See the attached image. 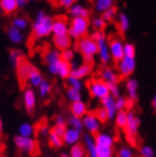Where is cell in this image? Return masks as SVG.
<instances>
[{"label": "cell", "instance_id": "obj_11", "mask_svg": "<svg viewBox=\"0 0 156 157\" xmlns=\"http://www.w3.org/2000/svg\"><path fill=\"white\" fill-rule=\"evenodd\" d=\"M22 103H24V107L28 114H33L35 112L37 106V95L31 87H27L24 89Z\"/></svg>", "mask_w": 156, "mask_h": 157}, {"label": "cell", "instance_id": "obj_40", "mask_svg": "<svg viewBox=\"0 0 156 157\" xmlns=\"http://www.w3.org/2000/svg\"><path fill=\"white\" fill-rule=\"evenodd\" d=\"M132 104H134V103L131 101L127 97L119 96L118 98H116V107L118 112H119V110H129V107H131Z\"/></svg>", "mask_w": 156, "mask_h": 157}, {"label": "cell", "instance_id": "obj_27", "mask_svg": "<svg viewBox=\"0 0 156 157\" xmlns=\"http://www.w3.org/2000/svg\"><path fill=\"white\" fill-rule=\"evenodd\" d=\"M18 8L17 0H0V10L5 15H12Z\"/></svg>", "mask_w": 156, "mask_h": 157}, {"label": "cell", "instance_id": "obj_57", "mask_svg": "<svg viewBox=\"0 0 156 157\" xmlns=\"http://www.w3.org/2000/svg\"><path fill=\"white\" fill-rule=\"evenodd\" d=\"M2 130H3V123H2V119L0 117V137L2 135Z\"/></svg>", "mask_w": 156, "mask_h": 157}, {"label": "cell", "instance_id": "obj_14", "mask_svg": "<svg viewBox=\"0 0 156 157\" xmlns=\"http://www.w3.org/2000/svg\"><path fill=\"white\" fill-rule=\"evenodd\" d=\"M99 78L103 82H105L108 86L111 85H118L120 80L119 74L117 73V70L113 69L111 67H104L99 71Z\"/></svg>", "mask_w": 156, "mask_h": 157}, {"label": "cell", "instance_id": "obj_19", "mask_svg": "<svg viewBox=\"0 0 156 157\" xmlns=\"http://www.w3.org/2000/svg\"><path fill=\"white\" fill-rule=\"evenodd\" d=\"M83 145L85 146L86 153H87V157H98V153H97V146L95 143L93 135L90 134H85L83 136Z\"/></svg>", "mask_w": 156, "mask_h": 157}, {"label": "cell", "instance_id": "obj_7", "mask_svg": "<svg viewBox=\"0 0 156 157\" xmlns=\"http://www.w3.org/2000/svg\"><path fill=\"white\" fill-rule=\"evenodd\" d=\"M44 61H45L47 69L51 75L58 76V70L61 65V54L57 49H48L44 54Z\"/></svg>", "mask_w": 156, "mask_h": 157}, {"label": "cell", "instance_id": "obj_15", "mask_svg": "<svg viewBox=\"0 0 156 157\" xmlns=\"http://www.w3.org/2000/svg\"><path fill=\"white\" fill-rule=\"evenodd\" d=\"M83 136H84L83 132L67 127L63 137L64 144H66V145L70 146V147L74 145H77V144H80V140L83 139Z\"/></svg>", "mask_w": 156, "mask_h": 157}, {"label": "cell", "instance_id": "obj_1", "mask_svg": "<svg viewBox=\"0 0 156 157\" xmlns=\"http://www.w3.org/2000/svg\"><path fill=\"white\" fill-rule=\"evenodd\" d=\"M53 17L46 13L45 10H39L33 25H31V33L35 39H44L53 33Z\"/></svg>", "mask_w": 156, "mask_h": 157}, {"label": "cell", "instance_id": "obj_53", "mask_svg": "<svg viewBox=\"0 0 156 157\" xmlns=\"http://www.w3.org/2000/svg\"><path fill=\"white\" fill-rule=\"evenodd\" d=\"M76 1H77V0H58V3H59V6H61L63 8L69 9L70 7L75 5Z\"/></svg>", "mask_w": 156, "mask_h": 157}, {"label": "cell", "instance_id": "obj_50", "mask_svg": "<svg viewBox=\"0 0 156 157\" xmlns=\"http://www.w3.org/2000/svg\"><path fill=\"white\" fill-rule=\"evenodd\" d=\"M135 52H136V48L133 44L127 42V44L124 45V55L126 57H135Z\"/></svg>", "mask_w": 156, "mask_h": 157}, {"label": "cell", "instance_id": "obj_34", "mask_svg": "<svg viewBox=\"0 0 156 157\" xmlns=\"http://www.w3.org/2000/svg\"><path fill=\"white\" fill-rule=\"evenodd\" d=\"M95 10L98 12H104L107 9L114 7V0H95Z\"/></svg>", "mask_w": 156, "mask_h": 157}, {"label": "cell", "instance_id": "obj_13", "mask_svg": "<svg viewBox=\"0 0 156 157\" xmlns=\"http://www.w3.org/2000/svg\"><path fill=\"white\" fill-rule=\"evenodd\" d=\"M69 33V22L65 16H58L54 19L53 24V35L54 37L66 36Z\"/></svg>", "mask_w": 156, "mask_h": 157}, {"label": "cell", "instance_id": "obj_2", "mask_svg": "<svg viewBox=\"0 0 156 157\" xmlns=\"http://www.w3.org/2000/svg\"><path fill=\"white\" fill-rule=\"evenodd\" d=\"M76 50L81 55L85 63H92L94 57L98 54V47L95 40L86 36L76 42Z\"/></svg>", "mask_w": 156, "mask_h": 157}, {"label": "cell", "instance_id": "obj_56", "mask_svg": "<svg viewBox=\"0 0 156 157\" xmlns=\"http://www.w3.org/2000/svg\"><path fill=\"white\" fill-rule=\"evenodd\" d=\"M152 108H153L154 112L156 113V95L153 97V99H152Z\"/></svg>", "mask_w": 156, "mask_h": 157}, {"label": "cell", "instance_id": "obj_42", "mask_svg": "<svg viewBox=\"0 0 156 157\" xmlns=\"http://www.w3.org/2000/svg\"><path fill=\"white\" fill-rule=\"evenodd\" d=\"M129 28V19L125 13L118 15V29L120 33H126Z\"/></svg>", "mask_w": 156, "mask_h": 157}, {"label": "cell", "instance_id": "obj_60", "mask_svg": "<svg viewBox=\"0 0 156 157\" xmlns=\"http://www.w3.org/2000/svg\"><path fill=\"white\" fill-rule=\"evenodd\" d=\"M28 1H33V0H28Z\"/></svg>", "mask_w": 156, "mask_h": 157}, {"label": "cell", "instance_id": "obj_44", "mask_svg": "<svg viewBox=\"0 0 156 157\" xmlns=\"http://www.w3.org/2000/svg\"><path fill=\"white\" fill-rule=\"evenodd\" d=\"M116 157H135V153L129 146H120L116 151Z\"/></svg>", "mask_w": 156, "mask_h": 157}, {"label": "cell", "instance_id": "obj_4", "mask_svg": "<svg viewBox=\"0 0 156 157\" xmlns=\"http://www.w3.org/2000/svg\"><path fill=\"white\" fill-rule=\"evenodd\" d=\"M90 38L95 40L98 47V58L100 63L104 65H107L111 59V52H109V45H108V40L104 31H94L90 35Z\"/></svg>", "mask_w": 156, "mask_h": 157}, {"label": "cell", "instance_id": "obj_16", "mask_svg": "<svg viewBox=\"0 0 156 157\" xmlns=\"http://www.w3.org/2000/svg\"><path fill=\"white\" fill-rule=\"evenodd\" d=\"M35 68H36V67L27 60H25L24 63L17 68V70H16V71H17V77H18V80L20 82L21 85H27L28 78H29L30 74H31V71H33Z\"/></svg>", "mask_w": 156, "mask_h": 157}, {"label": "cell", "instance_id": "obj_24", "mask_svg": "<svg viewBox=\"0 0 156 157\" xmlns=\"http://www.w3.org/2000/svg\"><path fill=\"white\" fill-rule=\"evenodd\" d=\"M68 13L70 17L72 18H87L89 19V10L87 8H85L83 5H79V3H75L74 6H72L68 9Z\"/></svg>", "mask_w": 156, "mask_h": 157}, {"label": "cell", "instance_id": "obj_17", "mask_svg": "<svg viewBox=\"0 0 156 157\" xmlns=\"http://www.w3.org/2000/svg\"><path fill=\"white\" fill-rule=\"evenodd\" d=\"M95 143L97 147H109L114 148L115 145V137L111 134L107 132H99L94 136Z\"/></svg>", "mask_w": 156, "mask_h": 157}, {"label": "cell", "instance_id": "obj_37", "mask_svg": "<svg viewBox=\"0 0 156 157\" xmlns=\"http://www.w3.org/2000/svg\"><path fill=\"white\" fill-rule=\"evenodd\" d=\"M66 84L68 88H74V89H77V90H80V91H81V89H83V87H84L83 80L72 75L66 79Z\"/></svg>", "mask_w": 156, "mask_h": 157}, {"label": "cell", "instance_id": "obj_25", "mask_svg": "<svg viewBox=\"0 0 156 157\" xmlns=\"http://www.w3.org/2000/svg\"><path fill=\"white\" fill-rule=\"evenodd\" d=\"M25 60H26V59H25V56L21 50H19V49H12V50H10L9 61L14 69L17 70V68H18Z\"/></svg>", "mask_w": 156, "mask_h": 157}, {"label": "cell", "instance_id": "obj_30", "mask_svg": "<svg viewBox=\"0 0 156 157\" xmlns=\"http://www.w3.org/2000/svg\"><path fill=\"white\" fill-rule=\"evenodd\" d=\"M42 80H44V77H42L41 73L37 68H35L30 74L29 78H28L27 85H29L31 88H38L39 85L42 82Z\"/></svg>", "mask_w": 156, "mask_h": 157}, {"label": "cell", "instance_id": "obj_59", "mask_svg": "<svg viewBox=\"0 0 156 157\" xmlns=\"http://www.w3.org/2000/svg\"><path fill=\"white\" fill-rule=\"evenodd\" d=\"M60 157H70V155H69V153H65V151H64V153L60 154Z\"/></svg>", "mask_w": 156, "mask_h": 157}, {"label": "cell", "instance_id": "obj_28", "mask_svg": "<svg viewBox=\"0 0 156 157\" xmlns=\"http://www.w3.org/2000/svg\"><path fill=\"white\" fill-rule=\"evenodd\" d=\"M127 121H128V110H119L117 112L116 116H115V125L117 128L119 129H125L127 125Z\"/></svg>", "mask_w": 156, "mask_h": 157}, {"label": "cell", "instance_id": "obj_55", "mask_svg": "<svg viewBox=\"0 0 156 157\" xmlns=\"http://www.w3.org/2000/svg\"><path fill=\"white\" fill-rule=\"evenodd\" d=\"M17 3H18L19 8H24L28 3V0H17Z\"/></svg>", "mask_w": 156, "mask_h": 157}, {"label": "cell", "instance_id": "obj_45", "mask_svg": "<svg viewBox=\"0 0 156 157\" xmlns=\"http://www.w3.org/2000/svg\"><path fill=\"white\" fill-rule=\"evenodd\" d=\"M60 54H61V59H63L64 61H67V63H72V61L75 60L76 50L74 48L66 49V50L61 52Z\"/></svg>", "mask_w": 156, "mask_h": 157}, {"label": "cell", "instance_id": "obj_58", "mask_svg": "<svg viewBox=\"0 0 156 157\" xmlns=\"http://www.w3.org/2000/svg\"><path fill=\"white\" fill-rule=\"evenodd\" d=\"M3 148H5V146H3V143H2V140H1V137H0V156L2 154Z\"/></svg>", "mask_w": 156, "mask_h": 157}, {"label": "cell", "instance_id": "obj_9", "mask_svg": "<svg viewBox=\"0 0 156 157\" xmlns=\"http://www.w3.org/2000/svg\"><path fill=\"white\" fill-rule=\"evenodd\" d=\"M136 60L135 57H125L120 61L117 63V73L119 74L120 77L129 78V76L135 71Z\"/></svg>", "mask_w": 156, "mask_h": 157}, {"label": "cell", "instance_id": "obj_29", "mask_svg": "<svg viewBox=\"0 0 156 157\" xmlns=\"http://www.w3.org/2000/svg\"><path fill=\"white\" fill-rule=\"evenodd\" d=\"M18 135L22 137H33V135H36V126L30 123H22L18 128Z\"/></svg>", "mask_w": 156, "mask_h": 157}, {"label": "cell", "instance_id": "obj_41", "mask_svg": "<svg viewBox=\"0 0 156 157\" xmlns=\"http://www.w3.org/2000/svg\"><path fill=\"white\" fill-rule=\"evenodd\" d=\"M66 97L70 103H76L81 100V91L74 89V88H67L66 90Z\"/></svg>", "mask_w": 156, "mask_h": 157}, {"label": "cell", "instance_id": "obj_23", "mask_svg": "<svg viewBox=\"0 0 156 157\" xmlns=\"http://www.w3.org/2000/svg\"><path fill=\"white\" fill-rule=\"evenodd\" d=\"M69 110H70V115L76 116V117L79 118H84L89 113L88 112L87 105L83 100L76 101V103H72L70 106H69Z\"/></svg>", "mask_w": 156, "mask_h": 157}, {"label": "cell", "instance_id": "obj_32", "mask_svg": "<svg viewBox=\"0 0 156 157\" xmlns=\"http://www.w3.org/2000/svg\"><path fill=\"white\" fill-rule=\"evenodd\" d=\"M67 127L69 128H74V129L80 130L83 132L84 130V125H83V118L76 117V116H68L67 117Z\"/></svg>", "mask_w": 156, "mask_h": 157}, {"label": "cell", "instance_id": "obj_39", "mask_svg": "<svg viewBox=\"0 0 156 157\" xmlns=\"http://www.w3.org/2000/svg\"><path fill=\"white\" fill-rule=\"evenodd\" d=\"M72 75V67H70V63L67 61H61V65L58 70V76L61 79H67L69 76Z\"/></svg>", "mask_w": 156, "mask_h": 157}, {"label": "cell", "instance_id": "obj_46", "mask_svg": "<svg viewBox=\"0 0 156 157\" xmlns=\"http://www.w3.org/2000/svg\"><path fill=\"white\" fill-rule=\"evenodd\" d=\"M138 155H139V157H154L155 156V151L150 146L143 145L138 149Z\"/></svg>", "mask_w": 156, "mask_h": 157}, {"label": "cell", "instance_id": "obj_48", "mask_svg": "<svg viewBox=\"0 0 156 157\" xmlns=\"http://www.w3.org/2000/svg\"><path fill=\"white\" fill-rule=\"evenodd\" d=\"M54 126L67 127V117L64 114H58L54 118Z\"/></svg>", "mask_w": 156, "mask_h": 157}, {"label": "cell", "instance_id": "obj_61", "mask_svg": "<svg viewBox=\"0 0 156 157\" xmlns=\"http://www.w3.org/2000/svg\"><path fill=\"white\" fill-rule=\"evenodd\" d=\"M107 157H114V156H107Z\"/></svg>", "mask_w": 156, "mask_h": 157}, {"label": "cell", "instance_id": "obj_10", "mask_svg": "<svg viewBox=\"0 0 156 157\" xmlns=\"http://www.w3.org/2000/svg\"><path fill=\"white\" fill-rule=\"evenodd\" d=\"M83 125H84V129L87 130V133L93 135V136L98 134L100 132V128H102V123L97 118L94 112H89L83 118Z\"/></svg>", "mask_w": 156, "mask_h": 157}, {"label": "cell", "instance_id": "obj_33", "mask_svg": "<svg viewBox=\"0 0 156 157\" xmlns=\"http://www.w3.org/2000/svg\"><path fill=\"white\" fill-rule=\"evenodd\" d=\"M51 90H53L51 84L48 80L44 79L42 82L39 85V87H38V95L41 97V98H47V97L51 94Z\"/></svg>", "mask_w": 156, "mask_h": 157}, {"label": "cell", "instance_id": "obj_51", "mask_svg": "<svg viewBox=\"0 0 156 157\" xmlns=\"http://www.w3.org/2000/svg\"><path fill=\"white\" fill-rule=\"evenodd\" d=\"M97 153L98 157H107L114 155V148L109 147H97Z\"/></svg>", "mask_w": 156, "mask_h": 157}, {"label": "cell", "instance_id": "obj_3", "mask_svg": "<svg viewBox=\"0 0 156 157\" xmlns=\"http://www.w3.org/2000/svg\"><path fill=\"white\" fill-rule=\"evenodd\" d=\"M90 27V21L87 18H72L69 21V33L68 35L72 37V40H80L81 38L87 36Z\"/></svg>", "mask_w": 156, "mask_h": 157}, {"label": "cell", "instance_id": "obj_6", "mask_svg": "<svg viewBox=\"0 0 156 157\" xmlns=\"http://www.w3.org/2000/svg\"><path fill=\"white\" fill-rule=\"evenodd\" d=\"M141 126V118L133 109L128 110V121H127L126 128H125V134L129 142L132 144H135V140L137 138L138 130Z\"/></svg>", "mask_w": 156, "mask_h": 157}, {"label": "cell", "instance_id": "obj_31", "mask_svg": "<svg viewBox=\"0 0 156 157\" xmlns=\"http://www.w3.org/2000/svg\"><path fill=\"white\" fill-rule=\"evenodd\" d=\"M50 132H51V127L46 121V119L40 121V123L36 126V134L38 136L42 137V138H48Z\"/></svg>", "mask_w": 156, "mask_h": 157}, {"label": "cell", "instance_id": "obj_26", "mask_svg": "<svg viewBox=\"0 0 156 157\" xmlns=\"http://www.w3.org/2000/svg\"><path fill=\"white\" fill-rule=\"evenodd\" d=\"M7 37H8V39H9L12 44H16V45L21 44L25 39L22 31L17 29V28L14 27V26H10V27L7 29Z\"/></svg>", "mask_w": 156, "mask_h": 157}, {"label": "cell", "instance_id": "obj_38", "mask_svg": "<svg viewBox=\"0 0 156 157\" xmlns=\"http://www.w3.org/2000/svg\"><path fill=\"white\" fill-rule=\"evenodd\" d=\"M48 144L53 148H60L64 145V139L63 137L58 136L57 134H55L54 132H50L48 136Z\"/></svg>", "mask_w": 156, "mask_h": 157}, {"label": "cell", "instance_id": "obj_21", "mask_svg": "<svg viewBox=\"0 0 156 157\" xmlns=\"http://www.w3.org/2000/svg\"><path fill=\"white\" fill-rule=\"evenodd\" d=\"M93 71V63H79L75 69L72 70V76H75L79 79H84L92 74Z\"/></svg>", "mask_w": 156, "mask_h": 157}, {"label": "cell", "instance_id": "obj_35", "mask_svg": "<svg viewBox=\"0 0 156 157\" xmlns=\"http://www.w3.org/2000/svg\"><path fill=\"white\" fill-rule=\"evenodd\" d=\"M70 157H87V153L85 149V146L83 144H77L70 147L69 151Z\"/></svg>", "mask_w": 156, "mask_h": 157}, {"label": "cell", "instance_id": "obj_22", "mask_svg": "<svg viewBox=\"0 0 156 157\" xmlns=\"http://www.w3.org/2000/svg\"><path fill=\"white\" fill-rule=\"evenodd\" d=\"M53 44L55 46V49H57L58 52H64L66 49L72 48V39L69 35L60 37H53Z\"/></svg>", "mask_w": 156, "mask_h": 157}, {"label": "cell", "instance_id": "obj_62", "mask_svg": "<svg viewBox=\"0 0 156 157\" xmlns=\"http://www.w3.org/2000/svg\"><path fill=\"white\" fill-rule=\"evenodd\" d=\"M46 157H50V156H46Z\"/></svg>", "mask_w": 156, "mask_h": 157}, {"label": "cell", "instance_id": "obj_5", "mask_svg": "<svg viewBox=\"0 0 156 157\" xmlns=\"http://www.w3.org/2000/svg\"><path fill=\"white\" fill-rule=\"evenodd\" d=\"M14 144L19 151L29 155L39 154V144L37 139L33 137H22L20 135H16L14 137Z\"/></svg>", "mask_w": 156, "mask_h": 157}, {"label": "cell", "instance_id": "obj_49", "mask_svg": "<svg viewBox=\"0 0 156 157\" xmlns=\"http://www.w3.org/2000/svg\"><path fill=\"white\" fill-rule=\"evenodd\" d=\"M95 115L97 116V118H98L99 121H100V123H106V121H108V115H107V113H106V110L104 108H103L102 106L99 107V108L95 109Z\"/></svg>", "mask_w": 156, "mask_h": 157}, {"label": "cell", "instance_id": "obj_8", "mask_svg": "<svg viewBox=\"0 0 156 157\" xmlns=\"http://www.w3.org/2000/svg\"><path fill=\"white\" fill-rule=\"evenodd\" d=\"M88 91L89 95L95 99L102 100L105 97H107L109 94V87L105 82H103L99 78H93L88 82Z\"/></svg>", "mask_w": 156, "mask_h": 157}, {"label": "cell", "instance_id": "obj_54", "mask_svg": "<svg viewBox=\"0 0 156 157\" xmlns=\"http://www.w3.org/2000/svg\"><path fill=\"white\" fill-rule=\"evenodd\" d=\"M67 127H59V126H53L51 127V132H54L55 134H57L58 136L64 137V134H65V130H66Z\"/></svg>", "mask_w": 156, "mask_h": 157}, {"label": "cell", "instance_id": "obj_12", "mask_svg": "<svg viewBox=\"0 0 156 157\" xmlns=\"http://www.w3.org/2000/svg\"><path fill=\"white\" fill-rule=\"evenodd\" d=\"M108 45H109V52H111V59H114L115 61H120L125 57L124 55V44L119 38H111L109 41H108Z\"/></svg>", "mask_w": 156, "mask_h": 157}, {"label": "cell", "instance_id": "obj_20", "mask_svg": "<svg viewBox=\"0 0 156 157\" xmlns=\"http://www.w3.org/2000/svg\"><path fill=\"white\" fill-rule=\"evenodd\" d=\"M125 88H126L127 98L131 101L135 103L138 98V82L135 78H127L125 82Z\"/></svg>", "mask_w": 156, "mask_h": 157}, {"label": "cell", "instance_id": "obj_36", "mask_svg": "<svg viewBox=\"0 0 156 157\" xmlns=\"http://www.w3.org/2000/svg\"><path fill=\"white\" fill-rule=\"evenodd\" d=\"M11 26L16 27L19 30L24 31L27 30L28 27H29V21L24 17H15L11 21Z\"/></svg>", "mask_w": 156, "mask_h": 157}, {"label": "cell", "instance_id": "obj_47", "mask_svg": "<svg viewBox=\"0 0 156 157\" xmlns=\"http://www.w3.org/2000/svg\"><path fill=\"white\" fill-rule=\"evenodd\" d=\"M116 15H117V9L115 7H111V8H109V9H107L106 11L103 12L102 18L104 19L106 22H108V21L113 20V19L116 17Z\"/></svg>", "mask_w": 156, "mask_h": 157}, {"label": "cell", "instance_id": "obj_18", "mask_svg": "<svg viewBox=\"0 0 156 157\" xmlns=\"http://www.w3.org/2000/svg\"><path fill=\"white\" fill-rule=\"evenodd\" d=\"M102 103V107L106 110L108 115V121H114L115 116L117 114V107H116V98H114L113 96L108 95L107 97H105L104 99L100 100Z\"/></svg>", "mask_w": 156, "mask_h": 157}, {"label": "cell", "instance_id": "obj_43", "mask_svg": "<svg viewBox=\"0 0 156 157\" xmlns=\"http://www.w3.org/2000/svg\"><path fill=\"white\" fill-rule=\"evenodd\" d=\"M106 24L107 22L102 17H95L90 21V26L94 28L95 31H104V29L106 28Z\"/></svg>", "mask_w": 156, "mask_h": 157}, {"label": "cell", "instance_id": "obj_52", "mask_svg": "<svg viewBox=\"0 0 156 157\" xmlns=\"http://www.w3.org/2000/svg\"><path fill=\"white\" fill-rule=\"evenodd\" d=\"M108 87H109V94H111V96H113L114 98H118L120 96V89L118 85H111Z\"/></svg>", "mask_w": 156, "mask_h": 157}]
</instances>
